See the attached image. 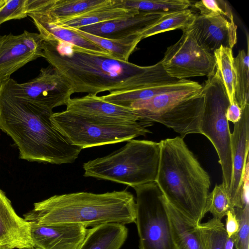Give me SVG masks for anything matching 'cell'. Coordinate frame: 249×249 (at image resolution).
Listing matches in <instances>:
<instances>
[{"label": "cell", "instance_id": "44dd1931", "mask_svg": "<svg viewBox=\"0 0 249 249\" xmlns=\"http://www.w3.org/2000/svg\"><path fill=\"white\" fill-rule=\"evenodd\" d=\"M128 230L124 225L110 223L88 229L77 249H120L125 241Z\"/></svg>", "mask_w": 249, "mask_h": 249}, {"label": "cell", "instance_id": "f1b7e54d", "mask_svg": "<svg viewBox=\"0 0 249 249\" xmlns=\"http://www.w3.org/2000/svg\"><path fill=\"white\" fill-rule=\"evenodd\" d=\"M198 227L207 249H225L228 235L221 220L213 217Z\"/></svg>", "mask_w": 249, "mask_h": 249}, {"label": "cell", "instance_id": "9a60e30c", "mask_svg": "<svg viewBox=\"0 0 249 249\" xmlns=\"http://www.w3.org/2000/svg\"><path fill=\"white\" fill-rule=\"evenodd\" d=\"M140 11L136 15L101 22L78 29L87 33L110 39H121L141 35L162 15Z\"/></svg>", "mask_w": 249, "mask_h": 249}, {"label": "cell", "instance_id": "7a4b0ae2", "mask_svg": "<svg viewBox=\"0 0 249 249\" xmlns=\"http://www.w3.org/2000/svg\"><path fill=\"white\" fill-rule=\"evenodd\" d=\"M53 110L15 95L0 82V129L18 148L19 158L51 164L71 163L82 148L72 144L53 124Z\"/></svg>", "mask_w": 249, "mask_h": 249}, {"label": "cell", "instance_id": "836d02e7", "mask_svg": "<svg viewBox=\"0 0 249 249\" xmlns=\"http://www.w3.org/2000/svg\"><path fill=\"white\" fill-rule=\"evenodd\" d=\"M24 43L33 53L42 57L43 39L39 33L24 31L22 34Z\"/></svg>", "mask_w": 249, "mask_h": 249}, {"label": "cell", "instance_id": "484cf974", "mask_svg": "<svg viewBox=\"0 0 249 249\" xmlns=\"http://www.w3.org/2000/svg\"><path fill=\"white\" fill-rule=\"evenodd\" d=\"M249 37L247 36V52L240 50L233 59L234 70V95L237 103L243 109L249 105Z\"/></svg>", "mask_w": 249, "mask_h": 249}, {"label": "cell", "instance_id": "4fadbf2b", "mask_svg": "<svg viewBox=\"0 0 249 249\" xmlns=\"http://www.w3.org/2000/svg\"><path fill=\"white\" fill-rule=\"evenodd\" d=\"M31 223V234L35 249H77L88 229L79 224L39 225Z\"/></svg>", "mask_w": 249, "mask_h": 249}, {"label": "cell", "instance_id": "d590c367", "mask_svg": "<svg viewBox=\"0 0 249 249\" xmlns=\"http://www.w3.org/2000/svg\"><path fill=\"white\" fill-rule=\"evenodd\" d=\"M242 110L237 103L229 105L226 112V117L229 122L233 124L237 122L240 119Z\"/></svg>", "mask_w": 249, "mask_h": 249}, {"label": "cell", "instance_id": "7c38bea8", "mask_svg": "<svg viewBox=\"0 0 249 249\" xmlns=\"http://www.w3.org/2000/svg\"><path fill=\"white\" fill-rule=\"evenodd\" d=\"M197 43L213 55L221 47L232 49L237 42V26L225 17L196 15L188 28Z\"/></svg>", "mask_w": 249, "mask_h": 249}, {"label": "cell", "instance_id": "ac0fdd59", "mask_svg": "<svg viewBox=\"0 0 249 249\" xmlns=\"http://www.w3.org/2000/svg\"><path fill=\"white\" fill-rule=\"evenodd\" d=\"M40 57L24 43L22 35L0 36V82L29 62Z\"/></svg>", "mask_w": 249, "mask_h": 249}, {"label": "cell", "instance_id": "603a6c76", "mask_svg": "<svg viewBox=\"0 0 249 249\" xmlns=\"http://www.w3.org/2000/svg\"><path fill=\"white\" fill-rule=\"evenodd\" d=\"M32 19L43 40H58L94 54L112 57L108 52L75 32L49 23L32 16Z\"/></svg>", "mask_w": 249, "mask_h": 249}, {"label": "cell", "instance_id": "d6a6232c", "mask_svg": "<svg viewBox=\"0 0 249 249\" xmlns=\"http://www.w3.org/2000/svg\"><path fill=\"white\" fill-rule=\"evenodd\" d=\"M29 0H7L0 10V25L12 19H20L28 14Z\"/></svg>", "mask_w": 249, "mask_h": 249}, {"label": "cell", "instance_id": "277c9868", "mask_svg": "<svg viewBox=\"0 0 249 249\" xmlns=\"http://www.w3.org/2000/svg\"><path fill=\"white\" fill-rule=\"evenodd\" d=\"M160 156L155 182L167 201L198 225L204 217L210 177L183 138L160 142Z\"/></svg>", "mask_w": 249, "mask_h": 249}, {"label": "cell", "instance_id": "83f0119b", "mask_svg": "<svg viewBox=\"0 0 249 249\" xmlns=\"http://www.w3.org/2000/svg\"><path fill=\"white\" fill-rule=\"evenodd\" d=\"M126 8L146 12L165 14L187 9L192 5L188 0H123Z\"/></svg>", "mask_w": 249, "mask_h": 249}, {"label": "cell", "instance_id": "8fae6325", "mask_svg": "<svg viewBox=\"0 0 249 249\" xmlns=\"http://www.w3.org/2000/svg\"><path fill=\"white\" fill-rule=\"evenodd\" d=\"M232 174L228 195L235 208H242L245 205L242 198L243 179L249 150V105L242 109L240 120L234 124L231 133Z\"/></svg>", "mask_w": 249, "mask_h": 249}, {"label": "cell", "instance_id": "8992f818", "mask_svg": "<svg viewBox=\"0 0 249 249\" xmlns=\"http://www.w3.org/2000/svg\"><path fill=\"white\" fill-rule=\"evenodd\" d=\"M54 126L73 145L82 149L116 143L145 136L153 123L122 122L65 110L53 113Z\"/></svg>", "mask_w": 249, "mask_h": 249}, {"label": "cell", "instance_id": "7402d4cb", "mask_svg": "<svg viewBox=\"0 0 249 249\" xmlns=\"http://www.w3.org/2000/svg\"><path fill=\"white\" fill-rule=\"evenodd\" d=\"M139 12L138 10L125 7L123 0H115L112 4L98 8L54 24L63 28L79 29L87 26L133 16Z\"/></svg>", "mask_w": 249, "mask_h": 249}, {"label": "cell", "instance_id": "cb8c5ba5", "mask_svg": "<svg viewBox=\"0 0 249 249\" xmlns=\"http://www.w3.org/2000/svg\"><path fill=\"white\" fill-rule=\"evenodd\" d=\"M65 28L75 32L108 52L113 58L125 61H128L129 56L135 51L138 43L142 39L141 35H134L121 39H110L95 36L78 29Z\"/></svg>", "mask_w": 249, "mask_h": 249}, {"label": "cell", "instance_id": "6da1fadb", "mask_svg": "<svg viewBox=\"0 0 249 249\" xmlns=\"http://www.w3.org/2000/svg\"><path fill=\"white\" fill-rule=\"evenodd\" d=\"M42 57L67 80L73 93L124 92L177 79L166 73L161 61L141 66L58 40H44Z\"/></svg>", "mask_w": 249, "mask_h": 249}, {"label": "cell", "instance_id": "52a82bcc", "mask_svg": "<svg viewBox=\"0 0 249 249\" xmlns=\"http://www.w3.org/2000/svg\"><path fill=\"white\" fill-rule=\"evenodd\" d=\"M208 77L202 86L204 106L200 123V134L213 144L219 158L222 183L228 193L232 179L231 133L226 117L229 100L219 71Z\"/></svg>", "mask_w": 249, "mask_h": 249}, {"label": "cell", "instance_id": "f35d334b", "mask_svg": "<svg viewBox=\"0 0 249 249\" xmlns=\"http://www.w3.org/2000/svg\"><path fill=\"white\" fill-rule=\"evenodd\" d=\"M0 249H10L7 247L0 245Z\"/></svg>", "mask_w": 249, "mask_h": 249}, {"label": "cell", "instance_id": "2e32d148", "mask_svg": "<svg viewBox=\"0 0 249 249\" xmlns=\"http://www.w3.org/2000/svg\"><path fill=\"white\" fill-rule=\"evenodd\" d=\"M0 245L10 249H32L31 223L19 216L0 189Z\"/></svg>", "mask_w": 249, "mask_h": 249}, {"label": "cell", "instance_id": "5b68a950", "mask_svg": "<svg viewBox=\"0 0 249 249\" xmlns=\"http://www.w3.org/2000/svg\"><path fill=\"white\" fill-rule=\"evenodd\" d=\"M120 149L83 164L84 176L126 185L133 188L154 182L160 142L131 139Z\"/></svg>", "mask_w": 249, "mask_h": 249}, {"label": "cell", "instance_id": "ab89813d", "mask_svg": "<svg viewBox=\"0 0 249 249\" xmlns=\"http://www.w3.org/2000/svg\"><path fill=\"white\" fill-rule=\"evenodd\" d=\"M32 249H35L34 248H32Z\"/></svg>", "mask_w": 249, "mask_h": 249}, {"label": "cell", "instance_id": "3957f363", "mask_svg": "<svg viewBox=\"0 0 249 249\" xmlns=\"http://www.w3.org/2000/svg\"><path fill=\"white\" fill-rule=\"evenodd\" d=\"M24 217L28 222L45 225L79 224L87 228L110 223L125 225L135 223V199L127 189L54 195L34 203Z\"/></svg>", "mask_w": 249, "mask_h": 249}, {"label": "cell", "instance_id": "d4e9b609", "mask_svg": "<svg viewBox=\"0 0 249 249\" xmlns=\"http://www.w3.org/2000/svg\"><path fill=\"white\" fill-rule=\"evenodd\" d=\"M196 15L190 9L163 14L151 26L141 34L142 39L174 30L184 31L192 24Z\"/></svg>", "mask_w": 249, "mask_h": 249}, {"label": "cell", "instance_id": "9c48e42d", "mask_svg": "<svg viewBox=\"0 0 249 249\" xmlns=\"http://www.w3.org/2000/svg\"><path fill=\"white\" fill-rule=\"evenodd\" d=\"M166 73L178 79L213 75L216 68L214 55L204 50L187 29L179 40L167 47L160 60Z\"/></svg>", "mask_w": 249, "mask_h": 249}, {"label": "cell", "instance_id": "e575fe53", "mask_svg": "<svg viewBox=\"0 0 249 249\" xmlns=\"http://www.w3.org/2000/svg\"><path fill=\"white\" fill-rule=\"evenodd\" d=\"M225 230L228 237H231L238 231L239 223L236 214L235 209L229 211L227 214Z\"/></svg>", "mask_w": 249, "mask_h": 249}, {"label": "cell", "instance_id": "d6986e66", "mask_svg": "<svg viewBox=\"0 0 249 249\" xmlns=\"http://www.w3.org/2000/svg\"><path fill=\"white\" fill-rule=\"evenodd\" d=\"M166 207L176 249H207L198 225L178 211L166 199Z\"/></svg>", "mask_w": 249, "mask_h": 249}, {"label": "cell", "instance_id": "1f68e13d", "mask_svg": "<svg viewBox=\"0 0 249 249\" xmlns=\"http://www.w3.org/2000/svg\"><path fill=\"white\" fill-rule=\"evenodd\" d=\"M239 221L238 231L233 235L235 249H249V206L246 205L242 208H235Z\"/></svg>", "mask_w": 249, "mask_h": 249}, {"label": "cell", "instance_id": "4316f807", "mask_svg": "<svg viewBox=\"0 0 249 249\" xmlns=\"http://www.w3.org/2000/svg\"><path fill=\"white\" fill-rule=\"evenodd\" d=\"M216 68L218 70L226 89L230 105L237 103L234 95V70L232 49L221 47L213 53Z\"/></svg>", "mask_w": 249, "mask_h": 249}, {"label": "cell", "instance_id": "ffe728a7", "mask_svg": "<svg viewBox=\"0 0 249 249\" xmlns=\"http://www.w3.org/2000/svg\"><path fill=\"white\" fill-rule=\"evenodd\" d=\"M201 87V85L196 81L188 79H176L142 89L109 93L100 97L105 101L129 108L130 105L137 101L146 100L166 92Z\"/></svg>", "mask_w": 249, "mask_h": 249}, {"label": "cell", "instance_id": "e0dca14e", "mask_svg": "<svg viewBox=\"0 0 249 249\" xmlns=\"http://www.w3.org/2000/svg\"><path fill=\"white\" fill-rule=\"evenodd\" d=\"M66 107L67 111L111 120L141 121L136 110L108 103L95 95L88 94L80 98H71Z\"/></svg>", "mask_w": 249, "mask_h": 249}, {"label": "cell", "instance_id": "ba28073f", "mask_svg": "<svg viewBox=\"0 0 249 249\" xmlns=\"http://www.w3.org/2000/svg\"><path fill=\"white\" fill-rule=\"evenodd\" d=\"M139 249H176L166 198L155 181L133 188Z\"/></svg>", "mask_w": 249, "mask_h": 249}, {"label": "cell", "instance_id": "74e56055", "mask_svg": "<svg viewBox=\"0 0 249 249\" xmlns=\"http://www.w3.org/2000/svg\"><path fill=\"white\" fill-rule=\"evenodd\" d=\"M7 0H0V10L4 6Z\"/></svg>", "mask_w": 249, "mask_h": 249}, {"label": "cell", "instance_id": "8d00e7d4", "mask_svg": "<svg viewBox=\"0 0 249 249\" xmlns=\"http://www.w3.org/2000/svg\"><path fill=\"white\" fill-rule=\"evenodd\" d=\"M225 249H235L234 245L233 235L231 237H228L225 244Z\"/></svg>", "mask_w": 249, "mask_h": 249}, {"label": "cell", "instance_id": "4dcf8cb0", "mask_svg": "<svg viewBox=\"0 0 249 249\" xmlns=\"http://www.w3.org/2000/svg\"><path fill=\"white\" fill-rule=\"evenodd\" d=\"M194 6L199 11V15L203 17H211L221 15L229 20L234 21L231 8L225 0H202L195 2Z\"/></svg>", "mask_w": 249, "mask_h": 249}, {"label": "cell", "instance_id": "5bb4252c", "mask_svg": "<svg viewBox=\"0 0 249 249\" xmlns=\"http://www.w3.org/2000/svg\"><path fill=\"white\" fill-rule=\"evenodd\" d=\"M115 0H30L28 16L57 23L113 3Z\"/></svg>", "mask_w": 249, "mask_h": 249}, {"label": "cell", "instance_id": "f546056e", "mask_svg": "<svg viewBox=\"0 0 249 249\" xmlns=\"http://www.w3.org/2000/svg\"><path fill=\"white\" fill-rule=\"evenodd\" d=\"M234 209L224 185L222 183L215 185L208 195L205 213L210 212L213 218L222 220L229 211Z\"/></svg>", "mask_w": 249, "mask_h": 249}, {"label": "cell", "instance_id": "30bf717a", "mask_svg": "<svg viewBox=\"0 0 249 249\" xmlns=\"http://www.w3.org/2000/svg\"><path fill=\"white\" fill-rule=\"evenodd\" d=\"M6 81L16 96L52 110L66 106L73 94L67 80L50 65L41 68L36 77L26 82L19 84L11 78Z\"/></svg>", "mask_w": 249, "mask_h": 249}]
</instances>
